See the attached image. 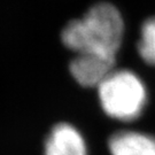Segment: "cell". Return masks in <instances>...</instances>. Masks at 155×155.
I'll list each match as a JSON object with an SVG mask.
<instances>
[{"mask_svg":"<svg viewBox=\"0 0 155 155\" xmlns=\"http://www.w3.org/2000/svg\"><path fill=\"white\" fill-rule=\"evenodd\" d=\"M123 35L124 21L120 11L109 2H98L83 17L67 24L61 32V40L76 54L95 53L116 58Z\"/></svg>","mask_w":155,"mask_h":155,"instance_id":"1","label":"cell"},{"mask_svg":"<svg viewBox=\"0 0 155 155\" xmlns=\"http://www.w3.org/2000/svg\"><path fill=\"white\" fill-rule=\"evenodd\" d=\"M98 89L102 110L109 117L131 122L137 120L147 105V89L133 71L114 70Z\"/></svg>","mask_w":155,"mask_h":155,"instance_id":"2","label":"cell"},{"mask_svg":"<svg viewBox=\"0 0 155 155\" xmlns=\"http://www.w3.org/2000/svg\"><path fill=\"white\" fill-rule=\"evenodd\" d=\"M116 58L95 53L76 54L69 64L74 79L85 87H98L115 69Z\"/></svg>","mask_w":155,"mask_h":155,"instance_id":"3","label":"cell"},{"mask_svg":"<svg viewBox=\"0 0 155 155\" xmlns=\"http://www.w3.org/2000/svg\"><path fill=\"white\" fill-rule=\"evenodd\" d=\"M44 155H87L82 133L69 123H59L45 141Z\"/></svg>","mask_w":155,"mask_h":155,"instance_id":"4","label":"cell"},{"mask_svg":"<svg viewBox=\"0 0 155 155\" xmlns=\"http://www.w3.org/2000/svg\"><path fill=\"white\" fill-rule=\"evenodd\" d=\"M110 155H155V136L139 131H118L108 140Z\"/></svg>","mask_w":155,"mask_h":155,"instance_id":"5","label":"cell"},{"mask_svg":"<svg viewBox=\"0 0 155 155\" xmlns=\"http://www.w3.org/2000/svg\"><path fill=\"white\" fill-rule=\"evenodd\" d=\"M137 50L147 64L155 67V16L147 18L143 23Z\"/></svg>","mask_w":155,"mask_h":155,"instance_id":"6","label":"cell"}]
</instances>
